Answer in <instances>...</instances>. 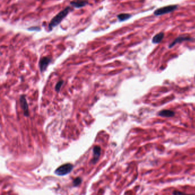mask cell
<instances>
[{
	"label": "cell",
	"mask_w": 195,
	"mask_h": 195,
	"mask_svg": "<svg viewBox=\"0 0 195 195\" xmlns=\"http://www.w3.org/2000/svg\"><path fill=\"white\" fill-rule=\"evenodd\" d=\"M89 4L87 0H73L70 2V5L77 9L81 8Z\"/></svg>",
	"instance_id": "8992f818"
},
{
	"label": "cell",
	"mask_w": 195,
	"mask_h": 195,
	"mask_svg": "<svg viewBox=\"0 0 195 195\" xmlns=\"http://www.w3.org/2000/svg\"><path fill=\"white\" fill-rule=\"evenodd\" d=\"M132 16L130 14L128 13H121L119 14L118 16H117V18H118L119 20L120 21H126L127 20L129 19Z\"/></svg>",
	"instance_id": "8fae6325"
},
{
	"label": "cell",
	"mask_w": 195,
	"mask_h": 195,
	"mask_svg": "<svg viewBox=\"0 0 195 195\" xmlns=\"http://www.w3.org/2000/svg\"><path fill=\"white\" fill-rule=\"evenodd\" d=\"M164 37V33H162V32H161V33H159L155 35L153 37V38H152V41L153 44H158L163 39Z\"/></svg>",
	"instance_id": "30bf717a"
},
{
	"label": "cell",
	"mask_w": 195,
	"mask_h": 195,
	"mask_svg": "<svg viewBox=\"0 0 195 195\" xmlns=\"http://www.w3.org/2000/svg\"><path fill=\"white\" fill-rule=\"evenodd\" d=\"M191 40V37H188L186 35H182V36H179L178 37L174 40L172 42V43L169 45V47H173L174 45H175L177 43H180V42H181L182 41H188Z\"/></svg>",
	"instance_id": "ba28073f"
},
{
	"label": "cell",
	"mask_w": 195,
	"mask_h": 195,
	"mask_svg": "<svg viewBox=\"0 0 195 195\" xmlns=\"http://www.w3.org/2000/svg\"><path fill=\"white\" fill-rule=\"evenodd\" d=\"M20 105L21 108L24 111V115L26 117L29 116V107L28 104L27 103L26 100L24 95H22L20 98Z\"/></svg>",
	"instance_id": "5b68a950"
},
{
	"label": "cell",
	"mask_w": 195,
	"mask_h": 195,
	"mask_svg": "<svg viewBox=\"0 0 195 195\" xmlns=\"http://www.w3.org/2000/svg\"><path fill=\"white\" fill-rule=\"evenodd\" d=\"M93 159L92 160V162L93 164H96L99 159L101 154V148L99 146H95L93 148Z\"/></svg>",
	"instance_id": "52a82bcc"
},
{
	"label": "cell",
	"mask_w": 195,
	"mask_h": 195,
	"mask_svg": "<svg viewBox=\"0 0 195 195\" xmlns=\"http://www.w3.org/2000/svg\"><path fill=\"white\" fill-rule=\"evenodd\" d=\"M70 11H71V7L69 6H67L62 11L60 12L56 16H55L49 24L48 27L49 31H52L54 27L58 26L61 23V21L67 16Z\"/></svg>",
	"instance_id": "6da1fadb"
},
{
	"label": "cell",
	"mask_w": 195,
	"mask_h": 195,
	"mask_svg": "<svg viewBox=\"0 0 195 195\" xmlns=\"http://www.w3.org/2000/svg\"><path fill=\"white\" fill-rule=\"evenodd\" d=\"M82 180L80 177H77L76 179H75L73 181V186L74 187L79 186L80 184L81 183Z\"/></svg>",
	"instance_id": "7c38bea8"
},
{
	"label": "cell",
	"mask_w": 195,
	"mask_h": 195,
	"mask_svg": "<svg viewBox=\"0 0 195 195\" xmlns=\"http://www.w3.org/2000/svg\"><path fill=\"white\" fill-rule=\"evenodd\" d=\"M73 168V165L71 164H65L62 165L59 167L56 171H54V173L57 176H62L64 175H66L69 173Z\"/></svg>",
	"instance_id": "7a4b0ae2"
},
{
	"label": "cell",
	"mask_w": 195,
	"mask_h": 195,
	"mask_svg": "<svg viewBox=\"0 0 195 195\" xmlns=\"http://www.w3.org/2000/svg\"><path fill=\"white\" fill-rule=\"evenodd\" d=\"M177 7V5H169L164 7H160L156 9L154 12V14L155 16H161L167 13H171L172 12H173L174 10H176Z\"/></svg>",
	"instance_id": "3957f363"
},
{
	"label": "cell",
	"mask_w": 195,
	"mask_h": 195,
	"mask_svg": "<svg viewBox=\"0 0 195 195\" xmlns=\"http://www.w3.org/2000/svg\"><path fill=\"white\" fill-rule=\"evenodd\" d=\"M52 61L51 58L49 57H42L40 60L39 61V67L40 71L44 72L46 71L47 67L48 66L49 64Z\"/></svg>",
	"instance_id": "277c9868"
},
{
	"label": "cell",
	"mask_w": 195,
	"mask_h": 195,
	"mask_svg": "<svg viewBox=\"0 0 195 195\" xmlns=\"http://www.w3.org/2000/svg\"><path fill=\"white\" fill-rule=\"evenodd\" d=\"M29 31H40L41 29L39 27H37V26H33V27H29L27 29Z\"/></svg>",
	"instance_id": "5bb4252c"
},
{
	"label": "cell",
	"mask_w": 195,
	"mask_h": 195,
	"mask_svg": "<svg viewBox=\"0 0 195 195\" xmlns=\"http://www.w3.org/2000/svg\"><path fill=\"white\" fill-rule=\"evenodd\" d=\"M160 116L165 117H171L174 115V112L171 110H162L159 112L158 114Z\"/></svg>",
	"instance_id": "9c48e42d"
},
{
	"label": "cell",
	"mask_w": 195,
	"mask_h": 195,
	"mask_svg": "<svg viewBox=\"0 0 195 195\" xmlns=\"http://www.w3.org/2000/svg\"><path fill=\"white\" fill-rule=\"evenodd\" d=\"M64 84V81L62 80L59 81L58 82H57L56 85V87H55V89H56V91L57 92H59L60 91L61 87L62 84Z\"/></svg>",
	"instance_id": "4fadbf2b"
}]
</instances>
